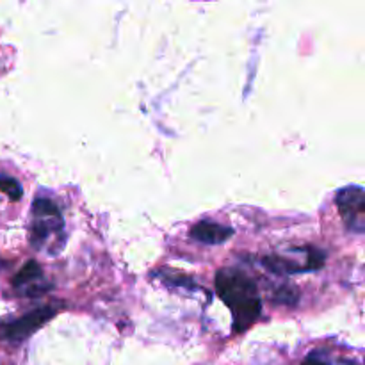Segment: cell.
<instances>
[{
    "instance_id": "2",
    "label": "cell",
    "mask_w": 365,
    "mask_h": 365,
    "mask_svg": "<svg viewBox=\"0 0 365 365\" xmlns=\"http://www.w3.org/2000/svg\"><path fill=\"white\" fill-rule=\"evenodd\" d=\"M33 244L34 248H43L48 240L63 232V216L58 205L48 198H36L33 203Z\"/></svg>"
},
{
    "instance_id": "8",
    "label": "cell",
    "mask_w": 365,
    "mask_h": 365,
    "mask_svg": "<svg viewBox=\"0 0 365 365\" xmlns=\"http://www.w3.org/2000/svg\"><path fill=\"white\" fill-rule=\"evenodd\" d=\"M303 365H329V364L319 356H308L307 360L303 361Z\"/></svg>"
},
{
    "instance_id": "1",
    "label": "cell",
    "mask_w": 365,
    "mask_h": 365,
    "mask_svg": "<svg viewBox=\"0 0 365 365\" xmlns=\"http://www.w3.org/2000/svg\"><path fill=\"white\" fill-rule=\"evenodd\" d=\"M216 290L232 310L233 328L244 332L258 319L262 301L253 280L239 269H221L216 275Z\"/></svg>"
},
{
    "instance_id": "5",
    "label": "cell",
    "mask_w": 365,
    "mask_h": 365,
    "mask_svg": "<svg viewBox=\"0 0 365 365\" xmlns=\"http://www.w3.org/2000/svg\"><path fill=\"white\" fill-rule=\"evenodd\" d=\"M13 285L22 290L26 296H41V294L51 289V285L43 280V273H41L40 264L34 260L27 262L20 269L18 275L13 278Z\"/></svg>"
},
{
    "instance_id": "4",
    "label": "cell",
    "mask_w": 365,
    "mask_h": 365,
    "mask_svg": "<svg viewBox=\"0 0 365 365\" xmlns=\"http://www.w3.org/2000/svg\"><path fill=\"white\" fill-rule=\"evenodd\" d=\"M55 314L54 307H41L22 317L9 321L0 326V340H8L11 344H20L26 339H29L40 326L51 321Z\"/></svg>"
},
{
    "instance_id": "7",
    "label": "cell",
    "mask_w": 365,
    "mask_h": 365,
    "mask_svg": "<svg viewBox=\"0 0 365 365\" xmlns=\"http://www.w3.org/2000/svg\"><path fill=\"white\" fill-rule=\"evenodd\" d=\"M0 191L8 194V196L11 198L13 201L20 200V198L23 196L22 186H20V184L16 182L15 179H11V176H2V175H0Z\"/></svg>"
},
{
    "instance_id": "6",
    "label": "cell",
    "mask_w": 365,
    "mask_h": 365,
    "mask_svg": "<svg viewBox=\"0 0 365 365\" xmlns=\"http://www.w3.org/2000/svg\"><path fill=\"white\" fill-rule=\"evenodd\" d=\"M233 236V230L228 226L218 225L211 221H200L191 228V237L205 244H223Z\"/></svg>"
},
{
    "instance_id": "3",
    "label": "cell",
    "mask_w": 365,
    "mask_h": 365,
    "mask_svg": "<svg viewBox=\"0 0 365 365\" xmlns=\"http://www.w3.org/2000/svg\"><path fill=\"white\" fill-rule=\"evenodd\" d=\"M340 216L347 228L354 233H364L365 230V193L360 186H347L340 189L335 196Z\"/></svg>"
}]
</instances>
